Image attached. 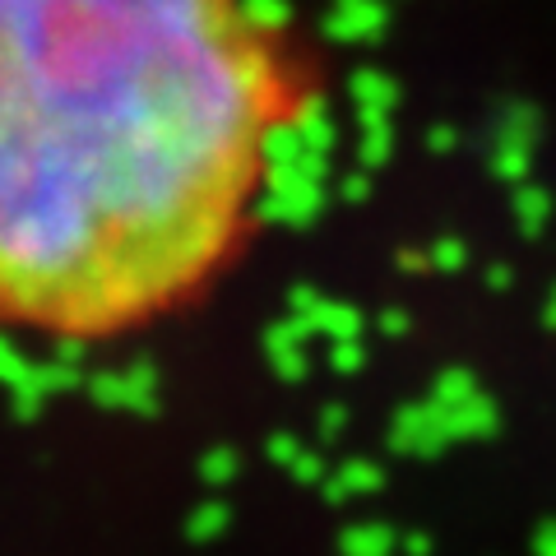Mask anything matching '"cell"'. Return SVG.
<instances>
[{
    "mask_svg": "<svg viewBox=\"0 0 556 556\" xmlns=\"http://www.w3.org/2000/svg\"><path fill=\"white\" fill-rule=\"evenodd\" d=\"M298 108L247 0H0V325L116 339L204 292Z\"/></svg>",
    "mask_w": 556,
    "mask_h": 556,
    "instance_id": "obj_1",
    "label": "cell"
}]
</instances>
